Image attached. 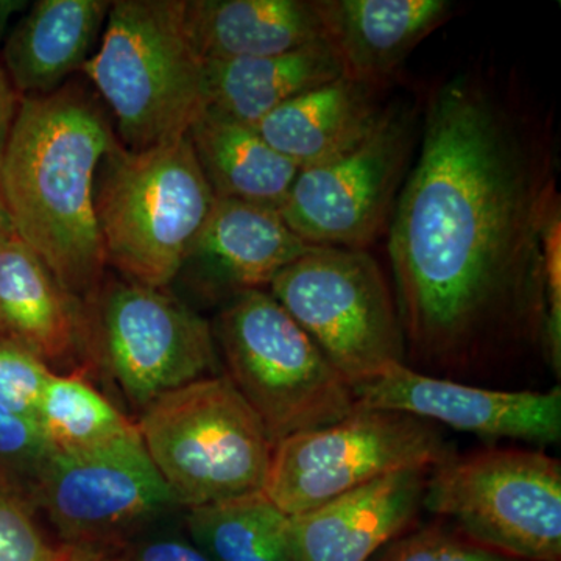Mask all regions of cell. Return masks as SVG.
I'll return each mask as SVG.
<instances>
[{"mask_svg":"<svg viewBox=\"0 0 561 561\" xmlns=\"http://www.w3.org/2000/svg\"><path fill=\"white\" fill-rule=\"evenodd\" d=\"M557 201L553 122L516 81L476 68L430 91L387 231L408 367L472 383L542 353Z\"/></svg>","mask_w":561,"mask_h":561,"instance_id":"1","label":"cell"},{"mask_svg":"<svg viewBox=\"0 0 561 561\" xmlns=\"http://www.w3.org/2000/svg\"><path fill=\"white\" fill-rule=\"evenodd\" d=\"M114 140L101 99L70 81L22 98L0 151V194L18 238L81 301L105 273L94 187Z\"/></svg>","mask_w":561,"mask_h":561,"instance_id":"2","label":"cell"},{"mask_svg":"<svg viewBox=\"0 0 561 561\" xmlns=\"http://www.w3.org/2000/svg\"><path fill=\"white\" fill-rule=\"evenodd\" d=\"M105 35L83 70L113 117L124 149H153L186 135L205 110V62L184 25V0L110 3Z\"/></svg>","mask_w":561,"mask_h":561,"instance_id":"3","label":"cell"},{"mask_svg":"<svg viewBox=\"0 0 561 561\" xmlns=\"http://www.w3.org/2000/svg\"><path fill=\"white\" fill-rule=\"evenodd\" d=\"M214 202L187 133L142 151L114 140L94 187L106 265L131 283L164 289L180 275Z\"/></svg>","mask_w":561,"mask_h":561,"instance_id":"4","label":"cell"},{"mask_svg":"<svg viewBox=\"0 0 561 561\" xmlns=\"http://www.w3.org/2000/svg\"><path fill=\"white\" fill-rule=\"evenodd\" d=\"M136 426L176 505L191 511L264 490L273 445L227 375L162 394Z\"/></svg>","mask_w":561,"mask_h":561,"instance_id":"5","label":"cell"},{"mask_svg":"<svg viewBox=\"0 0 561 561\" xmlns=\"http://www.w3.org/2000/svg\"><path fill=\"white\" fill-rule=\"evenodd\" d=\"M216 335L227 378L260 416L273 446L337 423L356 408L353 387L271 291L231 297Z\"/></svg>","mask_w":561,"mask_h":561,"instance_id":"6","label":"cell"},{"mask_svg":"<svg viewBox=\"0 0 561 561\" xmlns=\"http://www.w3.org/2000/svg\"><path fill=\"white\" fill-rule=\"evenodd\" d=\"M423 508L526 561H561V463L541 449L486 446L432 468Z\"/></svg>","mask_w":561,"mask_h":561,"instance_id":"7","label":"cell"},{"mask_svg":"<svg viewBox=\"0 0 561 561\" xmlns=\"http://www.w3.org/2000/svg\"><path fill=\"white\" fill-rule=\"evenodd\" d=\"M268 287L351 387L405 364L397 298L368 250L312 245Z\"/></svg>","mask_w":561,"mask_h":561,"instance_id":"8","label":"cell"},{"mask_svg":"<svg viewBox=\"0 0 561 561\" xmlns=\"http://www.w3.org/2000/svg\"><path fill=\"white\" fill-rule=\"evenodd\" d=\"M87 364L101 368L133 408L216 376L208 321L162 289L108 280L84 300Z\"/></svg>","mask_w":561,"mask_h":561,"instance_id":"9","label":"cell"},{"mask_svg":"<svg viewBox=\"0 0 561 561\" xmlns=\"http://www.w3.org/2000/svg\"><path fill=\"white\" fill-rule=\"evenodd\" d=\"M453 454L438 424L356 405L337 423L276 443L262 493L294 518L391 472L435 468Z\"/></svg>","mask_w":561,"mask_h":561,"instance_id":"10","label":"cell"},{"mask_svg":"<svg viewBox=\"0 0 561 561\" xmlns=\"http://www.w3.org/2000/svg\"><path fill=\"white\" fill-rule=\"evenodd\" d=\"M416 139L415 106L389 103L356 146L300 169L279 216L309 245L368 250L389 231Z\"/></svg>","mask_w":561,"mask_h":561,"instance_id":"11","label":"cell"},{"mask_svg":"<svg viewBox=\"0 0 561 561\" xmlns=\"http://www.w3.org/2000/svg\"><path fill=\"white\" fill-rule=\"evenodd\" d=\"M171 505L138 426L90 451L51 454L35 494V507L49 515L62 545L91 551L114 546Z\"/></svg>","mask_w":561,"mask_h":561,"instance_id":"12","label":"cell"},{"mask_svg":"<svg viewBox=\"0 0 561 561\" xmlns=\"http://www.w3.org/2000/svg\"><path fill=\"white\" fill-rule=\"evenodd\" d=\"M357 408L409 413L476 435L538 446L561 440V390H497L391 364L353 386Z\"/></svg>","mask_w":561,"mask_h":561,"instance_id":"13","label":"cell"},{"mask_svg":"<svg viewBox=\"0 0 561 561\" xmlns=\"http://www.w3.org/2000/svg\"><path fill=\"white\" fill-rule=\"evenodd\" d=\"M432 468L391 472L289 518L290 561H370L415 529Z\"/></svg>","mask_w":561,"mask_h":561,"instance_id":"14","label":"cell"},{"mask_svg":"<svg viewBox=\"0 0 561 561\" xmlns=\"http://www.w3.org/2000/svg\"><path fill=\"white\" fill-rule=\"evenodd\" d=\"M311 247L287 227L278 209L216 198L180 273L234 297L271 286Z\"/></svg>","mask_w":561,"mask_h":561,"instance_id":"15","label":"cell"},{"mask_svg":"<svg viewBox=\"0 0 561 561\" xmlns=\"http://www.w3.org/2000/svg\"><path fill=\"white\" fill-rule=\"evenodd\" d=\"M0 339L54 368L87 362L84 301L18 234L0 242Z\"/></svg>","mask_w":561,"mask_h":561,"instance_id":"16","label":"cell"},{"mask_svg":"<svg viewBox=\"0 0 561 561\" xmlns=\"http://www.w3.org/2000/svg\"><path fill=\"white\" fill-rule=\"evenodd\" d=\"M343 79L383 87L424 38L451 18L448 0H316Z\"/></svg>","mask_w":561,"mask_h":561,"instance_id":"17","label":"cell"},{"mask_svg":"<svg viewBox=\"0 0 561 561\" xmlns=\"http://www.w3.org/2000/svg\"><path fill=\"white\" fill-rule=\"evenodd\" d=\"M184 25L203 62L273 57L324 41L316 0H184Z\"/></svg>","mask_w":561,"mask_h":561,"instance_id":"18","label":"cell"},{"mask_svg":"<svg viewBox=\"0 0 561 561\" xmlns=\"http://www.w3.org/2000/svg\"><path fill=\"white\" fill-rule=\"evenodd\" d=\"M382 87L331 81L284 103L256 130L298 168H311L356 146L381 119Z\"/></svg>","mask_w":561,"mask_h":561,"instance_id":"19","label":"cell"},{"mask_svg":"<svg viewBox=\"0 0 561 561\" xmlns=\"http://www.w3.org/2000/svg\"><path fill=\"white\" fill-rule=\"evenodd\" d=\"M111 2L38 0L10 33L3 69L21 98L49 94L83 68Z\"/></svg>","mask_w":561,"mask_h":561,"instance_id":"20","label":"cell"},{"mask_svg":"<svg viewBox=\"0 0 561 561\" xmlns=\"http://www.w3.org/2000/svg\"><path fill=\"white\" fill-rule=\"evenodd\" d=\"M327 41L273 57L205 62V111L256 127L284 103L341 79Z\"/></svg>","mask_w":561,"mask_h":561,"instance_id":"21","label":"cell"},{"mask_svg":"<svg viewBox=\"0 0 561 561\" xmlns=\"http://www.w3.org/2000/svg\"><path fill=\"white\" fill-rule=\"evenodd\" d=\"M187 138L214 197L278 209L300 168L265 142L256 128L203 110Z\"/></svg>","mask_w":561,"mask_h":561,"instance_id":"22","label":"cell"},{"mask_svg":"<svg viewBox=\"0 0 561 561\" xmlns=\"http://www.w3.org/2000/svg\"><path fill=\"white\" fill-rule=\"evenodd\" d=\"M187 527L208 561H290L289 518L262 491L191 508Z\"/></svg>","mask_w":561,"mask_h":561,"instance_id":"23","label":"cell"},{"mask_svg":"<svg viewBox=\"0 0 561 561\" xmlns=\"http://www.w3.org/2000/svg\"><path fill=\"white\" fill-rule=\"evenodd\" d=\"M35 423L54 454L90 451L136 430V423L88 381L84 367L51 375Z\"/></svg>","mask_w":561,"mask_h":561,"instance_id":"24","label":"cell"},{"mask_svg":"<svg viewBox=\"0 0 561 561\" xmlns=\"http://www.w3.org/2000/svg\"><path fill=\"white\" fill-rule=\"evenodd\" d=\"M51 454L35 421L0 405V486L35 508L36 489Z\"/></svg>","mask_w":561,"mask_h":561,"instance_id":"25","label":"cell"},{"mask_svg":"<svg viewBox=\"0 0 561 561\" xmlns=\"http://www.w3.org/2000/svg\"><path fill=\"white\" fill-rule=\"evenodd\" d=\"M373 561H526L472 540L446 519L415 527L381 549Z\"/></svg>","mask_w":561,"mask_h":561,"instance_id":"26","label":"cell"},{"mask_svg":"<svg viewBox=\"0 0 561 561\" xmlns=\"http://www.w3.org/2000/svg\"><path fill=\"white\" fill-rule=\"evenodd\" d=\"M32 507L0 486V561H73L79 548L46 540Z\"/></svg>","mask_w":561,"mask_h":561,"instance_id":"27","label":"cell"},{"mask_svg":"<svg viewBox=\"0 0 561 561\" xmlns=\"http://www.w3.org/2000/svg\"><path fill=\"white\" fill-rule=\"evenodd\" d=\"M32 353L0 339V405L24 419H36L44 389L54 375Z\"/></svg>","mask_w":561,"mask_h":561,"instance_id":"28","label":"cell"},{"mask_svg":"<svg viewBox=\"0 0 561 561\" xmlns=\"http://www.w3.org/2000/svg\"><path fill=\"white\" fill-rule=\"evenodd\" d=\"M542 295L545 339L542 356L560 378L561 371V202L553 203L542 228Z\"/></svg>","mask_w":561,"mask_h":561,"instance_id":"29","label":"cell"},{"mask_svg":"<svg viewBox=\"0 0 561 561\" xmlns=\"http://www.w3.org/2000/svg\"><path fill=\"white\" fill-rule=\"evenodd\" d=\"M102 553L105 561H208L195 546L175 538H154Z\"/></svg>","mask_w":561,"mask_h":561,"instance_id":"30","label":"cell"},{"mask_svg":"<svg viewBox=\"0 0 561 561\" xmlns=\"http://www.w3.org/2000/svg\"><path fill=\"white\" fill-rule=\"evenodd\" d=\"M21 99V95L11 84L5 69L0 65V151H2L3 144L9 138L11 125H13L18 110H20Z\"/></svg>","mask_w":561,"mask_h":561,"instance_id":"31","label":"cell"},{"mask_svg":"<svg viewBox=\"0 0 561 561\" xmlns=\"http://www.w3.org/2000/svg\"><path fill=\"white\" fill-rule=\"evenodd\" d=\"M28 3L25 0H0V43L5 36L11 18L20 11L27 9Z\"/></svg>","mask_w":561,"mask_h":561,"instance_id":"32","label":"cell"},{"mask_svg":"<svg viewBox=\"0 0 561 561\" xmlns=\"http://www.w3.org/2000/svg\"><path fill=\"white\" fill-rule=\"evenodd\" d=\"M13 234H16V231H14L13 221H11L9 209H7L2 194H0V242L5 241V239L11 238Z\"/></svg>","mask_w":561,"mask_h":561,"instance_id":"33","label":"cell"},{"mask_svg":"<svg viewBox=\"0 0 561 561\" xmlns=\"http://www.w3.org/2000/svg\"><path fill=\"white\" fill-rule=\"evenodd\" d=\"M73 561H105L102 551H91V549H79Z\"/></svg>","mask_w":561,"mask_h":561,"instance_id":"34","label":"cell"}]
</instances>
